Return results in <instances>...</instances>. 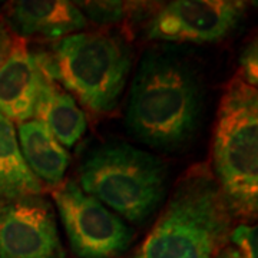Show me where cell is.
<instances>
[{
	"instance_id": "4fadbf2b",
	"label": "cell",
	"mask_w": 258,
	"mask_h": 258,
	"mask_svg": "<svg viewBox=\"0 0 258 258\" xmlns=\"http://www.w3.org/2000/svg\"><path fill=\"white\" fill-rule=\"evenodd\" d=\"M42 188L25 162L13 122L0 115V200L40 195Z\"/></svg>"
},
{
	"instance_id": "9a60e30c",
	"label": "cell",
	"mask_w": 258,
	"mask_h": 258,
	"mask_svg": "<svg viewBox=\"0 0 258 258\" xmlns=\"http://www.w3.org/2000/svg\"><path fill=\"white\" fill-rule=\"evenodd\" d=\"M231 242L242 258H258L257 248V227L240 224L231 231Z\"/></svg>"
},
{
	"instance_id": "5b68a950",
	"label": "cell",
	"mask_w": 258,
	"mask_h": 258,
	"mask_svg": "<svg viewBox=\"0 0 258 258\" xmlns=\"http://www.w3.org/2000/svg\"><path fill=\"white\" fill-rule=\"evenodd\" d=\"M81 189L131 222L157 211L166 192L165 164L139 148L109 142L96 148L79 168Z\"/></svg>"
},
{
	"instance_id": "30bf717a",
	"label": "cell",
	"mask_w": 258,
	"mask_h": 258,
	"mask_svg": "<svg viewBox=\"0 0 258 258\" xmlns=\"http://www.w3.org/2000/svg\"><path fill=\"white\" fill-rule=\"evenodd\" d=\"M8 20L20 36L57 40L86 26V18L81 9L64 0L15 2L9 6Z\"/></svg>"
},
{
	"instance_id": "2e32d148",
	"label": "cell",
	"mask_w": 258,
	"mask_h": 258,
	"mask_svg": "<svg viewBox=\"0 0 258 258\" xmlns=\"http://www.w3.org/2000/svg\"><path fill=\"white\" fill-rule=\"evenodd\" d=\"M241 75L242 81L248 83L249 86L255 88L258 83V49L257 42H251L244 47L240 57Z\"/></svg>"
},
{
	"instance_id": "9c48e42d",
	"label": "cell",
	"mask_w": 258,
	"mask_h": 258,
	"mask_svg": "<svg viewBox=\"0 0 258 258\" xmlns=\"http://www.w3.org/2000/svg\"><path fill=\"white\" fill-rule=\"evenodd\" d=\"M39 91V71L22 37H16L0 68V115L19 123L33 118Z\"/></svg>"
},
{
	"instance_id": "8992f818",
	"label": "cell",
	"mask_w": 258,
	"mask_h": 258,
	"mask_svg": "<svg viewBox=\"0 0 258 258\" xmlns=\"http://www.w3.org/2000/svg\"><path fill=\"white\" fill-rule=\"evenodd\" d=\"M53 200L78 258H116L129 248L132 230L76 182L60 185L53 191Z\"/></svg>"
},
{
	"instance_id": "5bb4252c",
	"label": "cell",
	"mask_w": 258,
	"mask_h": 258,
	"mask_svg": "<svg viewBox=\"0 0 258 258\" xmlns=\"http://www.w3.org/2000/svg\"><path fill=\"white\" fill-rule=\"evenodd\" d=\"M79 5L89 18L102 25L118 23L126 13V6L122 2H85Z\"/></svg>"
},
{
	"instance_id": "ba28073f",
	"label": "cell",
	"mask_w": 258,
	"mask_h": 258,
	"mask_svg": "<svg viewBox=\"0 0 258 258\" xmlns=\"http://www.w3.org/2000/svg\"><path fill=\"white\" fill-rule=\"evenodd\" d=\"M0 258H64L49 201L40 195L0 200Z\"/></svg>"
},
{
	"instance_id": "8fae6325",
	"label": "cell",
	"mask_w": 258,
	"mask_h": 258,
	"mask_svg": "<svg viewBox=\"0 0 258 258\" xmlns=\"http://www.w3.org/2000/svg\"><path fill=\"white\" fill-rule=\"evenodd\" d=\"M37 71L39 91L33 116L49 129L62 147L72 148L86 131L85 113L72 95L66 92L46 72L39 68Z\"/></svg>"
},
{
	"instance_id": "52a82bcc",
	"label": "cell",
	"mask_w": 258,
	"mask_h": 258,
	"mask_svg": "<svg viewBox=\"0 0 258 258\" xmlns=\"http://www.w3.org/2000/svg\"><path fill=\"white\" fill-rule=\"evenodd\" d=\"M244 12L242 2L176 0L151 19L147 36L181 43H215L238 28Z\"/></svg>"
},
{
	"instance_id": "e0dca14e",
	"label": "cell",
	"mask_w": 258,
	"mask_h": 258,
	"mask_svg": "<svg viewBox=\"0 0 258 258\" xmlns=\"http://www.w3.org/2000/svg\"><path fill=\"white\" fill-rule=\"evenodd\" d=\"M15 43V37L10 35V32L6 28L0 25V68L8 59L12 46Z\"/></svg>"
},
{
	"instance_id": "ac0fdd59",
	"label": "cell",
	"mask_w": 258,
	"mask_h": 258,
	"mask_svg": "<svg viewBox=\"0 0 258 258\" xmlns=\"http://www.w3.org/2000/svg\"><path fill=\"white\" fill-rule=\"evenodd\" d=\"M214 258H242V257H241V254L237 251L235 247H232V245H225V247H222V248L218 251V254H217Z\"/></svg>"
},
{
	"instance_id": "6da1fadb",
	"label": "cell",
	"mask_w": 258,
	"mask_h": 258,
	"mask_svg": "<svg viewBox=\"0 0 258 258\" xmlns=\"http://www.w3.org/2000/svg\"><path fill=\"white\" fill-rule=\"evenodd\" d=\"M201 111L192 69L172 53L148 50L131 83L125 113L131 134L149 147L175 149L192 138Z\"/></svg>"
},
{
	"instance_id": "3957f363",
	"label": "cell",
	"mask_w": 258,
	"mask_h": 258,
	"mask_svg": "<svg viewBox=\"0 0 258 258\" xmlns=\"http://www.w3.org/2000/svg\"><path fill=\"white\" fill-rule=\"evenodd\" d=\"M36 66L93 113L112 112L123 93L132 55L119 37L78 32L62 37L53 53H32Z\"/></svg>"
},
{
	"instance_id": "277c9868",
	"label": "cell",
	"mask_w": 258,
	"mask_h": 258,
	"mask_svg": "<svg viewBox=\"0 0 258 258\" xmlns=\"http://www.w3.org/2000/svg\"><path fill=\"white\" fill-rule=\"evenodd\" d=\"M214 178L234 215L258 210V93L235 78L222 95L212 139Z\"/></svg>"
},
{
	"instance_id": "7c38bea8",
	"label": "cell",
	"mask_w": 258,
	"mask_h": 258,
	"mask_svg": "<svg viewBox=\"0 0 258 258\" xmlns=\"http://www.w3.org/2000/svg\"><path fill=\"white\" fill-rule=\"evenodd\" d=\"M18 141L29 169L50 185L62 182L69 166V154L39 120L19 123Z\"/></svg>"
},
{
	"instance_id": "7a4b0ae2",
	"label": "cell",
	"mask_w": 258,
	"mask_h": 258,
	"mask_svg": "<svg viewBox=\"0 0 258 258\" xmlns=\"http://www.w3.org/2000/svg\"><path fill=\"white\" fill-rule=\"evenodd\" d=\"M234 212L205 166L185 174L137 258H214L230 238Z\"/></svg>"
}]
</instances>
